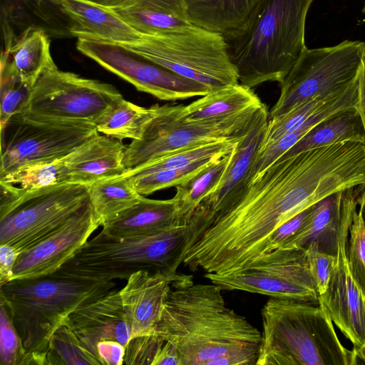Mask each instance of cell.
Wrapping results in <instances>:
<instances>
[{
	"label": "cell",
	"instance_id": "1",
	"mask_svg": "<svg viewBox=\"0 0 365 365\" xmlns=\"http://www.w3.org/2000/svg\"><path fill=\"white\" fill-rule=\"evenodd\" d=\"M365 184V152L345 141L278 159L226 209L205 220L186 252L192 271L225 274L265 252L284 222L327 196Z\"/></svg>",
	"mask_w": 365,
	"mask_h": 365
},
{
	"label": "cell",
	"instance_id": "2",
	"mask_svg": "<svg viewBox=\"0 0 365 365\" xmlns=\"http://www.w3.org/2000/svg\"><path fill=\"white\" fill-rule=\"evenodd\" d=\"M185 276L173 283L155 334L175 348L180 365H252L261 332L227 307L222 289Z\"/></svg>",
	"mask_w": 365,
	"mask_h": 365
},
{
	"label": "cell",
	"instance_id": "3",
	"mask_svg": "<svg viewBox=\"0 0 365 365\" xmlns=\"http://www.w3.org/2000/svg\"><path fill=\"white\" fill-rule=\"evenodd\" d=\"M115 287L113 280L76 277L57 270L1 284V302L9 312L24 351L21 365L46 364L52 336L71 313Z\"/></svg>",
	"mask_w": 365,
	"mask_h": 365
},
{
	"label": "cell",
	"instance_id": "4",
	"mask_svg": "<svg viewBox=\"0 0 365 365\" xmlns=\"http://www.w3.org/2000/svg\"><path fill=\"white\" fill-rule=\"evenodd\" d=\"M314 0H260L245 23L222 34L239 83L252 88L279 83L305 45V23Z\"/></svg>",
	"mask_w": 365,
	"mask_h": 365
},
{
	"label": "cell",
	"instance_id": "5",
	"mask_svg": "<svg viewBox=\"0 0 365 365\" xmlns=\"http://www.w3.org/2000/svg\"><path fill=\"white\" fill-rule=\"evenodd\" d=\"M203 225V216L195 212L188 222L147 235L117 237L102 230L57 271L97 280H127L140 270L178 277V268L202 232Z\"/></svg>",
	"mask_w": 365,
	"mask_h": 365
},
{
	"label": "cell",
	"instance_id": "6",
	"mask_svg": "<svg viewBox=\"0 0 365 365\" xmlns=\"http://www.w3.org/2000/svg\"><path fill=\"white\" fill-rule=\"evenodd\" d=\"M271 297L261 310L257 365H354V350L339 339L327 312L317 304Z\"/></svg>",
	"mask_w": 365,
	"mask_h": 365
},
{
	"label": "cell",
	"instance_id": "7",
	"mask_svg": "<svg viewBox=\"0 0 365 365\" xmlns=\"http://www.w3.org/2000/svg\"><path fill=\"white\" fill-rule=\"evenodd\" d=\"M0 245L19 253L56 233L91 205L89 185L61 183L26 190L0 182Z\"/></svg>",
	"mask_w": 365,
	"mask_h": 365
},
{
	"label": "cell",
	"instance_id": "8",
	"mask_svg": "<svg viewBox=\"0 0 365 365\" xmlns=\"http://www.w3.org/2000/svg\"><path fill=\"white\" fill-rule=\"evenodd\" d=\"M116 44L212 91L239 83L223 36L194 24Z\"/></svg>",
	"mask_w": 365,
	"mask_h": 365
},
{
	"label": "cell",
	"instance_id": "9",
	"mask_svg": "<svg viewBox=\"0 0 365 365\" xmlns=\"http://www.w3.org/2000/svg\"><path fill=\"white\" fill-rule=\"evenodd\" d=\"M99 133L94 124L46 120L18 113L1 127L0 179L60 160Z\"/></svg>",
	"mask_w": 365,
	"mask_h": 365
},
{
	"label": "cell",
	"instance_id": "10",
	"mask_svg": "<svg viewBox=\"0 0 365 365\" xmlns=\"http://www.w3.org/2000/svg\"><path fill=\"white\" fill-rule=\"evenodd\" d=\"M258 108L224 119L186 121L180 117L178 106L155 105V113L141 137L126 146L123 163L127 172L172 151L240 138Z\"/></svg>",
	"mask_w": 365,
	"mask_h": 365
},
{
	"label": "cell",
	"instance_id": "11",
	"mask_svg": "<svg viewBox=\"0 0 365 365\" xmlns=\"http://www.w3.org/2000/svg\"><path fill=\"white\" fill-rule=\"evenodd\" d=\"M364 49V42L349 40L332 46L307 47L280 83V95L270 111V118L356 81Z\"/></svg>",
	"mask_w": 365,
	"mask_h": 365
},
{
	"label": "cell",
	"instance_id": "12",
	"mask_svg": "<svg viewBox=\"0 0 365 365\" xmlns=\"http://www.w3.org/2000/svg\"><path fill=\"white\" fill-rule=\"evenodd\" d=\"M222 290H240L270 297L319 304V293L304 249L277 248L243 267L225 273H205Z\"/></svg>",
	"mask_w": 365,
	"mask_h": 365
},
{
	"label": "cell",
	"instance_id": "13",
	"mask_svg": "<svg viewBox=\"0 0 365 365\" xmlns=\"http://www.w3.org/2000/svg\"><path fill=\"white\" fill-rule=\"evenodd\" d=\"M120 96L113 85L63 71L56 67L45 71L38 78L21 113L39 120L95 125Z\"/></svg>",
	"mask_w": 365,
	"mask_h": 365
},
{
	"label": "cell",
	"instance_id": "14",
	"mask_svg": "<svg viewBox=\"0 0 365 365\" xmlns=\"http://www.w3.org/2000/svg\"><path fill=\"white\" fill-rule=\"evenodd\" d=\"M76 48L137 90L162 101L203 96L212 91L207 86L178 76L116 43L78 38Z\"/></svg>",
	"mask_w": 365,
	"mask_h": 365
},
{
	"label": "cell",
	"instance_id": "15",
	"mask_svg": "<svg viewBox=\"0 0 365 365\" xmlns=\"http://www.w3.org/2000/svg\"><path fill=\"white\" fill-rule=\"evenodd\" d=\"M350 225L341 232L334 268L318 302L356 350L365 341V293L354 280L348 264L346 245Z\"/></svg>",
	"mask_w": 365,
	"mask_h": 365
},
{
	"label": "cell",
	"instance_id": "16",
	"mask_svg": "<svg viewBox=\"0 0 365 365\" xmlns=\"http://www.w3.org/2000/svg\"><path fill=\"white\" fill-rule=\"evenodd\" d=\"M101 225L91 205L62 229L21 252L13 267L11 279L38 277L56 272Z\"/></svg>",
	"mask_w": 365,
	"mask_h": 365
},
{
	"label": "cell",
	"instance_id": "17",
	"mask_svg": "<svg viewBox=\"0 0 365 365\" xmlns=\"http://www.w3.org/2000/svg\"><path fill=\"white\" fill-rule=\"evenodd\" d=\"M363 185L335 192L314 204L303 227L279 248L306 249L312 246L336 256L341 232L352 221Z\"/></svg>",
	"mask_w": 365,
	"mask_h": 365
},
{
	"label": "cell",
	"instance_id": "18",
	"mask_svg": "<svg viewBox=\"0 0 365 365\" xmlns=\"http://www.w3.org/2000/svg\"><path fill=\"white\" fill-rule=\"evenodd\" d=\"M267 125L268 110L263 104L255 112L246 133L233 148L219 184L197 207L205 212L206 220L230 206L250 182L252 168L264 143Z\"/></svg>",
	"mask_w": 365,
	"mask_h": 365
},
{
	"label": "cell",
	"instance_id": "19",
	"mask_svg": "<svg viewBox=\"0 0 365 365\" xmlns=\"http://www.w3.org/2000/svg\"><path fill=\"white\" fill-rule=\"evenodd\" d=\"M83 347L100 364L97 346L104 340L116 341L125 347L132 336L128 318L119 291L111 290L98 299L74 310L64 322Z\"/></svg>",
	"mask_w": 365,
	"mask_h": 365
},
{
	"label": "cell",
	"instance_id": "20",
	"mask_svg": "<svg viewBox=\"0 0 365 365\" xmlns=\"http://www.w3.org/2000/svg\"><path fill=\"white\" fill-rule=\"evenodd\" d=\"M185 277L140 270L128 277L119 293L130 324L131 338L153 333L173 283Z\"/></svg>",
	"mask_w": 365,
	"mask_h": 365
},
{
	"label": "cell",
	"instance_id": "21",
	"mask_svg": "<svg viewBox=\"0 0 365 365\" xmlns=\"http://www.w3.org/2000/svg\"><path fill=\"white\" fill-rule=\"evenodd\" d=\"M122 140L98 133L63 158L68 183L90 185L127 172Z\"/></svg>",
	"mask_w": 365,
	"mask_h": 365
},
{
	"label": "cell",
	"instance_id": "22",
	"mask_svg": "<svg viewBox=\"0 0 365 365\" xmlns=\"http://www.w3.org/2000/svg\"><path fill=\"white\" fill-rule=\"evenodd\" d=\"M68 18V31L77 38L123 43L141 34L108 8L91 0H52Z\"/></svg>",
	"mask_w": 365,
	"mask_h": 365
},
{
	"label": "cell",
	"instance_id": "23",
	"mask_svg": "<svg viewBox=\"0 0 365 365\" xmlns=\"http://www.w3.org/2000/svg\"><path fill=\"white\" fill-rule=\"evenodd\" d=\"M110 9L140 34L191 26L185 0H91Z\"/></svg>",
	"mask_w": 365,
	"mask_h": 365
},
{
	"label": "cell",
	"instance_id": "24",
	"mask_svg": "<svg viewBox=\"0 0 365 365\" xmlns=\"http://www.w3.org/2000/svg\"><path fill=\"white\" fill-rule=\"evenodd\" d=\"M190 220L182 217L175 197L153 200L140 195L133 206L104 222L102 230L113 236L133 237L155 232Z\"/></svg>",
	"mask_w": 365,
	"mask_h": 365
},
{
	"label": "cell",
	"instance_id": "25",
	"mask_svg": "<svg viewBox=\"0 0 365 365\" xmlns=\"http://www.w3.org/2000/svg\"><path fill=\"white\" fill-rule=\"evenodd\" d=\"M46 31L30 26L15 37L1 53V71H6L34 86L46 71L57 67Z\"/></svg>",
	"mask_w": 365,
	"mask_h": 365
},
{
	"label": "cell",
	"instance_id": "26",
	"mask_svg": "<svg viewBox=\"0 0 365 365\" xmlns=\"http://www.w3.org/2000/svg\"><path fill=\"white\" fill-rule=\"evenodd\" d=\"M264 103L251 88L240 83L214 90L187 106H178L180 117L186 121L224 119L258 108Z\"/></svg>",
	"mask_w": 365,
	"mask_h": 365
},
{
	"label": "cell",
	"instance_id": "27",
	"mask_svg": "<svg viewBox=\"0 0 365 365\" xmlns=\"http://www.w3.org/2000/svg\"><path fill=\"white\" fill-rule=\"evenodd\" d=\"M259 1L185 0L192 24L221 34L242 26Z\"/></svg>",
	"mask_w": 365,
	"mask_h": 365
},
{
	"label": "cell",
	"instance_id": "28",
	"mask_svg": "<svg viewBox=\"0 0 365 365\" xmlns=\"http://www.w3.org/2000/svg\"><path fill=\"white\" fill-rule=\"evenodd\" d=\"M364 142V130L356 108L335 114L314 125L280 158L340 142Z\"/></svg>",
	"mask_w": 365,
	"mask_h": 365
},
{
	"label": "cell",
	"instance_id": "29",
	"mask_svg": "<svg viewBox=\"0 0 365 365\" xmlns=\"http://www.w3.org/2000/svg\"><path fill=\"white\" fill-rule=\"evenodd\" d=\"M155 113V106L145 108L123 96L117 98L95 123L98 133L123 140L139 139Z\"/></svg>",
	"mask_w": 365,
	"mask_h": 365
},
{
	"label": "cell",
	"instance_id": "30",
	"mask_svg": "<svg viewBox=\"0 0 365 365\" xmlns=\"http://www.w3.org/2000/svg\"><path fill=\"white\" fill-rule=\"evenodd\" d=\"M89 195L93 212L103 225L135 204L141 195L135 190L127 177L121 175L90 185Z\"/></svg>",
	"mask_w": 365,
	"mask_h": 365
},
{
	"label": "cell",
	"instance_id": "31",
	"mask_svg": "<svg viewBox=\"0 0 365 365\" xmlns=\"http://www.w3.org/2000/svg\"><path fill=\"white\" fill-rule=\"evenodd\" d=\"M242 137L197 144L172 151L143 165L129 170L123 175L136 176L160 170L177 169L187 166L202 158L224 156L233 150Z\"/></svg>",
	"mask_w": 365,
	"mask_h": 365
},
{
	"label": "cell",
	"instance_id": "32",
	"mask_svg": "<svg viewBox=\"0 0 365 365\" xmlns=\"http://www.w3.org/2000/svg\"><path fill=\"white\" fill-rule=\"evenodd\" d=\"M232 151L213 161L189 180L175 187L174 197L178 200L183 218L191 219L197 207L217 186L230 163Z\"/></svg>",
	"mask_w": 365,
	"mask_h": 365
},
{
	"label": "cell",
	"instance_id": "33",
	"mask_svg": "<svg viewBox=\"0 0 365 365\" xmlns=\"http://www.w3.org/2000/svg\"><path fill=\"white\" fill-rule=\"evenodd\" d=\"M123 364L180 365V361L173 344L150 334L130 339L125 346Z\"/></svg>",
	"mask_w": 365,
	"mask_h": 365
},
{
	"label": "cell",
	"instance_id": "34",
	"mask_svg": "<svg viewBox=\"0 0 365 365\" xmlns=\"http://www.w3.org/2000/svg\"><path fill=\"white\" fill-rule=\"evenodd\" d=\"M222 157L223 156L202 158L187 166L180 168L160 170L142 175L125 177L130 180L133 187L140 195H150L155 191L170 187H176L185 182L206 168L213 161Z\"/></svg>",
	"mask_w": 365,
	"mask_h": 365
},
{
	"label": "cell",
	"instance_id": "35",
	"mask_svg": "<svg viewBox=\"0 0 365 365\" xmlns=\"http://www.w3.org/2000/svg\"><path fill=\"white\" fill-rule=\"evenodd\" d=\"M46 364H100L81 345L73 331L65 324L50 341Z\"/></svg>",
	"mask_w": 365,
	"mask_h": 365
},
{
	"label": "cell",
	"instance_id": "36",
	"mask_svg": "<svg viewBox=\"0 0 365 365\" xmlns=\"http://www.w3.org/2000/svg\"><path fill=\"white\" fill-rule=\"evenodd\" d=\"M0 182L32 190L51 185L68 183V178L64 162L61 159L21 170L0 179Z\"/></svg>",
	"mask_w": 365,
	"mask_h": 365
},
{
	"label": "cell",
	"instance_id": "37",
	"mask_svg": "<svg viewBox=\"0 0 365 365\" xmlns=\"http://www.w3.org/2000/svg\"><path fill=\"white\" fill-rule=\"evenodd\" d=\"M0 84V123L2 127L13 115L23 111L33 87L6 71H1Z\"/></svg>",
	"mask_w": 365,
	"mask_h": 365
},
{
	"label": "cell",
	"instance_id": "38",
	"mask_svg": "<svg viewBox=\"0 0 365 365\" xmlns=\"http://www.w3.org/2000/svg\"><path fill=\"white\" fill-rule=\"evenodd\" d=\"M346 257L351 275L365 293V220L359 208L349 226Z\"/></svg>",
	"mask_w": 365,
	"mask_h": 365
},
{
	"label": "cell",
	"instance_id": "39",
	"mask_svg": "<svg viewBox=\"0 0 365 365\" xmlns=\"http://www.w3.org/2000/svg\"><path fill=\"white\" fill-rule=\"evenodd\" d=\"M1 364L21 365L24 351L9 312L1 302Z\"/></svg>",
	"mask_w": 365,
	"mask_h": 365
},
{
	"label": "cell",
	"instance_id": "40",
	"mask_svg": "<svg viewBox=\"0 0 365 365\" xmlns=\"http://www.w3.org/2000/svg\"><path fill=\"white\" fill-rule=\"evenodd\" d=\"M312 276L315 282L319 294L326 290L334 268L336 256L321 252L312 246L306 249Z\"/></svg>",
	"mask_w": 365,
	"mask_h": 365
},
{
	"label": "cell",
	"instance_id": "41",
	"mask_svg": "<svg viewBox=\"0 0 365 365\" xmlns=\"http://www.w3.org/2000/svg\"><path fill=\"white\" fill-rule=\"evenodd\" d=\"M97 351L101 364L121 365L124 361L125 347L113 340H104L98 344Z\"/></svg>",
	"mask_w": 365,
	"mask_h": 365
},
{
	"label": "cell",
	"instance_id": "42",
	"mask_svg": "<svg viewBox=\"0 0 365 365\" xmlns=\"http://www.w3.org/2000/svg\"><path fill=\"white\" fill-rule=\"evenodd\" d=\"M19 254L9 245H0V285L11 280L12 269Z\"/></svg>",
	"mask_w": 365,
	"mask_h": 365
},
{
	"label": "cell",
	"instance_id": "43",
	"mask_svg": "<svg viewBox=\"0 0 365 365\" xmlns=\"http://www.w3.org/2000/svg\"><path fill=\"white\" fill-rule=\"evenodd\" d=\"M358 101L356 106L363 125L364 130V142L365 145V49L363 53L361 68L358 79Z\"/></svg>",
	"mask_w": 365,
	"mask_h": 365
},
{
	"label": "cell",
	"instance_id": "44",
	"mask_svg": "<svg viewBox=\"0 0 365 365\" xmlns=\"http://www.w3.org/2000/svg\"><path fill=\"white\" fill-rule=\"evenodd\" d=\"M358 207L361 209L364 219L365 220V185H363L361 193L359 196Z\"/></svg>",
	"mask_w": 365,
	"mask_h": 365
},
{
	"label": "cell",
	"instance_id": "45",
	"mask_svg": "<svg viewBox=\"0 0 365 365\" xmlns=\"http://www.w3.org/2000/svg\"><path fill=\"white\" fill-rule=\"evenodd\" d=\"M354 350L357 358L360 359L364 363H365V341L359 349Z\"/></svg>",
	"mask_w": 365,
	"mask_h": 365
},
{
	"label": "cell",
	"instance_id": "46",
	"mask_svg": "<svg viewBox=\"0 0 365 365\" xmlns=\"http://www.w3.org/2000/svg\"><path fill=\"white\" fill-rule=\"evenodd\" d=\"M362 12H363L364 14H365V4H364V7H363V9H362Z\"/></svg>",
	"mask_w": 365,
	"mask_h": 365
},
{
	"label": "cell",
	"instance_id": "47",
	"mask_svg": "<svg viewBox=\"0 0 365 365\" xmlns=\"http://www.w3.org/2000/svg\"><path fill=\"white\" fill-rule=\"evenodd\" d=\"M39 1H41V0H38Z\"/></svg>",
	"mask_w": 365,
	"mask_h": 365
}]
</instances>
